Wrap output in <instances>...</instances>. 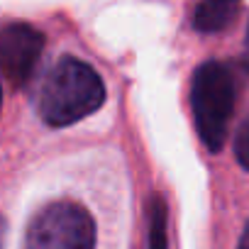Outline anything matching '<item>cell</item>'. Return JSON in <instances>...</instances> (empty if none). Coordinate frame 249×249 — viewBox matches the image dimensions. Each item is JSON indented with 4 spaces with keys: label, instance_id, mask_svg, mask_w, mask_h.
<instances>
[{
    "label": "cell",
    "instance_id": "cell-1",
    "mask_svg": "<svg viewBox=\"0 0 249 249\" xmlns=\"http://www.w3.org/2000/svg\"><path fill=\"white\" fill-rule=\"evenodd\" d=\"M105 103V83L93 66L76 56H61L42 81L37 112L49 127H69L93 115Z\"/></svg>",
    "mask_w": 249,
    "mask_h": 249
},
{
    "label": "cell",
    "instance_id": "cell-2",
    "mask_svg": "<svg viewBox=\"0 0 249 249\" xmlns=\"http://www.w3.org/2000/svg\"><path fill=\"white\" fill-rule=\"evenodd\" d=\"M234 95L237 83L227 64L208 59L196 69L191 81V110L196 117L198 137L210 152H220L227 142Z\"/></svg>",
    "mask_w": 249,
    "mask_h": 249
},
{
    "label": "cell",
    "instance_id": "cell-3",
    "mask_svg": "<svg viewBox=\"0 0 249 249\" xmlns=\"http://www.w3.org/2000/svg\"><path fill=\"white\" fill-rule=\"evenodd\" d=\"M95 220L76 200L39 208L25 232V249H95Z\"/></svg>",
    "mask_w": 249,
    "mask_h": 249
},
{
    "label": "cell",
    "instance_id": "cell-4",
    "mask_svg": "<svg viewBox=\"0 0 249 249\" xmlns=\"http://www.w3.org/2000/svg\"><path fill=\"white\" fill-rule=\"evenodd\" d=\"M44 52V35L20 20L0 25V76L10 86L22 88L30 83Z\"/></svg>",
    "mask_w": 249,
    "mask_h": 249
},
{
    "label": "cell",
    "instance_id": "cell-5",
    "mask_svg": "<svg viewBox=\"0 0 249 249\" xmlns=\"http://www.w3.org/2000/svg\"><path fill=\"white\" fill-rule=\"evenodd\" d=\"M242 5L239 3H230V0H205L193 8V27L203 35H215L227 30L237 15H239Z\"/></svg>",
    "mask_w": 249,
    "mask_h": 249
},
{
    "label": "cell",
    "instance_id": "cell-6",
    "mask_svg": "<svg viewBox=\"0 0 249 249\" xmlns=\"http://www.w3.org/2000/svg\"><path fill=\"white\" fill-rule=\"evenodd\" d=\"M147 249H169V208L161 193L147 200Z\"/></svg>",
    "mask_w": 249,
    "mask_h": 249
},
{
    "label": "cell",
    "instance_id": "cell-7",
    "mask_svg": "<svg viewBox=\"0 0 249 249\" xmlns=\"http://www.w3.org/2000/svg\"><path fill=\"white\" fill-rule=\"evenodd\" d=\"M232 149H234V159L239 161V166L249 171V110H247V115L242 117L239 127H237V132H234Z\"/></svg>",
    "mask_w": 249,
    "mask_h": 249
},
{
    "label": "cell",
    "instance_id": "cell-8",
    "mask_svg": "<svg viewBox=\"0 0 249 249\" xmlns=\"http://www.w3.org/2000/svg\"><path fill=\"white\" fill-rule=\"evenodd\" d=\"M237 249H249V222H244V230H242V234H239Z\"/></svg>",
    "mask_w": 249,
    "mask_h": 249
},
{
    "label": "cell",
    "instance_id": "cell-9",
    "mask_svg": "<svg viewBox=\"0 0 249 249\" xmlns=\"http://www.w3.org/2000/svg\"><path fill=\"white\" fill-rule=\"evenodd\" d=\"M242 66L249 73V39H247V47H244V54H242Z\"/></svg>",
    "mask_w": 249,
    "mask_h": 249
},
{
    "label": "cell",
    "instance_id": "cell-10",
    "mask_svg": "<svg viewBox=\"0 0 249 249\" xmlns=\"http://www.w3.org/2000/svg\"><path fill=\"white\" fill-rule=\"evenodd\" d=\"M5 230H8V225H5V217L0 215V249H3V242H5Z\"/></svg>",
    "mask_w": 249,
    "mask_h": 249
},
{
    "label": "cell",
    "instance_id": "cell-11",
    "mask_svg": "<svg viewBox=\"0 0 249 249\" xmlns=\"http://www.w3.org/2000/svg\"><path fill=\"white\" fill-rule=\"evenodd\" d=\"M0 107H3V86H0Z\"/></svg>",
    "mask_w": 249,
    "mask_h": 249
},
{
    "label": "cell",
    "instance_id": "cell-12",
    "mask_svg": "<svg viewBox=\"0 0 249 249\" xmlns=\"http://www.w3.org/2000/svg\"><path fill=\"white\" fill-rule=\"evenodd\" d=\"M247 39H249V30H247Z\"/></svg>",
    "mask_w": 249,
    "mask_h": 249
}]
</instances>
